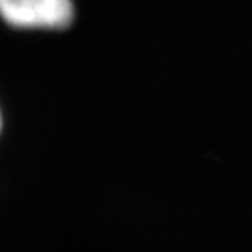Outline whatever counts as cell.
I'll return each instance as SVG.
<instances>
[{"mask_svg": "<svg viewBox=\"0 0 252 252\" xmlns=\"http://www.w3.org/2000/svg\"><path fill=\"white\" fill-rule=\"evenodd\" d=\"M0 19L21 30H65L73 25V0H0Z\"/></svg>", "mask_w": 252, "mask_h": 252, "instance_id": "cell-1", "label": "cell"}, {"mask_svg": "<svg viewBox=\"0 0 252 252\" xmlns=\"http://www.w3.org/2000/svg\"><path fill=\"white\" fill-rule=\"evenodd\" d=\"M0 127H2V116H0Z\"/></svg>", "mask_w": 252, "mask_h": 252, "instance_id": "cell-2", "label": "cell"}]
</instances>
